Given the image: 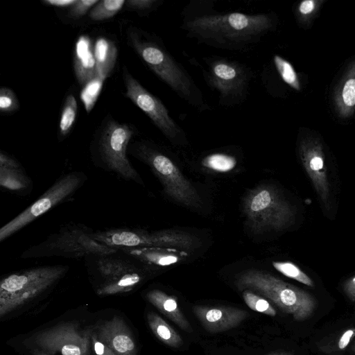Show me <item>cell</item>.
<instances>
[{"instance_id":"17","label":"cell","mask_w":355,"mask_h":355,"mask_svg":"<svg viewBox=\"0 0 355 355\" xmlns=\"http://www.w3.org/2000/svg\"><path fill=\"white\" fill-rule=\"evenodd\" d=\"M192 309L202 327L211 334L233 329L249 315V313L244 309L225 306L196 305Z\"/></svg>"},{"instance_id":"24","label":"cell","mask_w":355,"mask_h":355,"mask_svg":"<svg viewBox=\"0 0 355 355\" xmlns=\"http://www.w3.org/2000/svg\"><path fill=\"white\" fill-rule=\"evenodd\" d=\"M147 321L153 334L165 345L178 348L183 344L181 336L162 317L153 311L147 313Z\"/></svg>"},{"instance_id":"28","label":"cell","mask_w":355,"mask_h":355,"mask_svg":"<svg viewBox=\"0 0 355 355\" xmlns=\"http://www.w3.org/2000/svg\"><path fill=\"white\" fill-rule=\"evenodd\" d=\"M272 62L282 80L292 89L300 91L301 89V83L293 65L278 55H274Z\"/></svg>"},{"instance_id":"4","label":"cell","mask_w":355,"mask_h":355,"mask_svg":"<svg viewBox=\"0 0 355 355\" xmlns=\"http://www.w3.org/2000/svg\"><path fill=\"white\" fill-rule=\"evenodd\" d=\"M67 265H45L10 272L0 282V317L51 290L67 275Z\"/></svg>"},{"instance_id":"16","label":"cell","mask_w":355,"mask_h":355,"mask_svg":"<svg viewBox=\"0 0 355 355\" xmlns=\"http://www.w3.org/2000/svg\"><path fill=\"white\" fill-rule=\"evenodd\" d=\"M92 329L97 339L112 349L116 355H137L132 335L120 316L115 315L110 320L98 322Z\"/></svg>"},{"instance_id":"22","label":"cell","mask_w":355,"mask_h":355,"mask_svg":"<svg viewBox=\"0 0 355 355\" xmlns=\"http://www.w3.org/2000/svg\"><path fill=\"white\" fill-rule=\"evenodd\" d=\"M93 51L98 76L105 80L114 67L117 58L116 46L110 40L98 37L95 42Z\"/></svg>"},{"instance_id":"12","label":"cell","mask_w":355,"mask_h":355,"mask_svg":"<svg viewBox=\"0 0 355 355\" xmlns=\"http://www.w3.org/2000/svg\"><path fill=\"white\" fill-rule=\"evenodd\" d=\"M87 180V175L82 171H71L60 175L36 200L1 227L0 242L12 236L56 206L71 200Z\"/></svg>"},{"instance_id":"25","label":"cell","mask_w":355,"mask_h":355,"mask_svg":"<svg viewBox=\"0 0 355 355\" xmlns=\"http://www.w3.org/2000/svg\"><path fill=\"white\" fill-rule=\"evenodd\" d=\"M236 163V159L234 156L223 152L210 153L202 160V165L204 167L220 173L233 170Z\"/></svg>"},{"instance_id":"20","label":"cell","mask_w":355,"mask_h":355,"mask_svg":"<svg viewBox=\"0 0 355 355\" xmlns=\"http://www.w3.org/2000/svg\"><path fill=\"white\" fill-rule=\"evenodd\" d=\"M73 67L77 80L80 85H85L99 77L90 40L85 35L80 36L76 43Z\"/></svg>"},{"instance_id":"7","label":"cell","mask_w":355,"mask_h":355,"mask_svg":"<svg viewBox=\"0 0 355 355\" xmlns=\"http://www.w3.org/2000/svg\"><path fill=\"white\" fill-rule=\"evenodd\" d=\"M94 230L80 223L70 221L60 225L42 242L22 252L24 259L60 257L67 259H84L90 254H105L118 249L103 245L92 237Z\"/></svg>"},{"instance_id":"37","label":"cell","mask_w":355,"mask_h":355,"mask_svg":"<svg viewBox=\"0 0 355 355\" xmlns=\"http://www.w3.org/2000/svg\"><path fill=\"white\" fill-rule=\"evenodd\" d=\"M354 336L355 328L348 329L345 331L337 343L338 349H345Z\"/></svg>"},{"instance_id":"38","label":"cell","mask_w":355,"mask_h":355,"mask_svg":"<svg viewBox=\"0 0 355 355\" xmlns=\"http://www.w3.org/2000/svg\"><path fill=\"white\" fill-rule=\"evenodd\" d=\"M343 289L348 297L352 301H355V277L345 282Z\"/></svg>"},{"instance_id":"10","label":"cell","mask_w":355,"mask_h":355,"mask_svg":"<svg viewBox=\"0 0 355 355\" xmlns=\"http://www.w3.org/2000/svg\"><path fill=\"white\" fill-rule=\"evenodd\" d=\"M92 238L115 249L157 248L191 250L198 243L197 238L183 231L162 230L148 232L140 228L130 227L94 230Z\"/></svg>"},{"instance_id":"2","label":"cell","mask_w":355,"mask_h":355,"mask_svg":"<svg viewBox=\"0 0 355 355\" xmlns=\"http://www.w3.org/2000/svg\"><path fill=\"white\" fill-rule=\"evenodd\" d=\"M128 38L130 46L144 62L180 98L198 111L209 110L202 92L192 77L159 38L141 30L131 31Z\"/></svg>"},{"instance_id":"34","label":"cell","mask_w":355,"mask_h":355,"mask_svg":"<svg viewBox=\"0 0 355 355\" xmlns=\"http://www.w3.org/2000/svg\"><path fill=\"white\" fill-rule=\"evenodd\" d=\"M98 1V0H76L69 9V15L71 17H80L91 10Z\"/></svg>"},{"instance_id":"39","label":"cell","mask_w":355,"mask_h":355,"mask_svg":"<svg viewBox=\"0 0 355 355\" xmlns=\"http://www.w3.org/2000/svg\"><path fill=\"white\" fill-rule=\"evenodd\" d=\"M76 0H43L42 2L46 5L58 8H71Z\"/></svg>"},{"instance_id":"8","label":"cell","mask_w":355,"mask_h":355,"mask_svg":"<svg viewBox=\"0 0 355 355\" xmlns=\"http://www.w3.org/2000/svg\"><path fill=\"white\" fill-rule=\"evenodd\" d=\"M135 133L131 125L110 119L92 144V159L96 167L144 187L143 179L128 158V148Z\"/></svg>"},{"instance_id":"29","label":"cell","mask_w":355,"mask_h":355,"mask_svg":"<svg viewBox=\"0 0 355 355\" xmlns=\"http://www.w3.org/2000/svg\"><path fill=\"white\" fill-rule=\"evenodd\" d=\"M324 0H304L299 2L295 10L297 21L308 26L316 16Z\"/></svg>"},{"instance_id":"13","label":"cell","mask_w":355,"mask_h":355,"mask_svg":"<svg viewBox=\"0 0 355 355\" xmlns=\"http://www.w3.org/2000/svg\"><path fill=\"white\" fill-rule=\"evenodd\" d=\"M123 78L125 87V96L141 110L173 144L184 146L187 137L184 130L169 114L164 103L149 92L124 68Z\"/></svg>"},{"instance_id":"31","label":"cell","mask_w":355,"mask_h":355,"mask_svg":"<svg viewBox=\"0 0 355 355\" xmlns=\"http://www.w3.org/2000/svg\"><path fill=\"white\" fill-rule=\"evenodd\" d=\"M243 298L252 311L270 316H275L277 311L270 303L261 295L249 290L243 291Z\"/></svg>"},{"instance_id":"40","label":"cell","mask_w":355,"mask_h":355,"mask_svg":"<svg viewBox=\"0 0 355 355\" xmlns=\"http://www.w3.org/2000/svg\"><path fill=\"white\" fill-rule=\"evenodd\" d=\"M33 355H50V354H45V353H44L42 352H40V351H39L37 349L34 350L33 352Z\"/></svg>"},{"instance_id":"33","label":"cell","mask_w":355,"mask_h":355,"mask_svg":"<svg viewBox=\"0 0 355 355\" xmlns=\"http://www.w3.org/2000/svg\"><path fill=\"white\" fill-rule=\"evenodd\" d=\"M19 107L18 99L14 92L8 87L0 89V111L9 114L16 112Z\"/></svg>"},{"instance_id":"9","label":"cell","mask_w":355,"mask_h":355,"mask_svg":"<svg viewBox=\"0 0 355 355\" xmlns=\"http://www.w3.org/2000/svg\"><path fill=\"white\" fill-rule=\"evenodd\" d=\"M242 208L247 226L258 234L284 230L294 218L292 207L269 184L250 190L243 199Z\"/></svg>"},{"instance_id":"5","label":"cell","mask_w":355,"mask_h":355,"mask_svg":"<svg viewBox=\"0 0 355 355\" xmlns=\"http://www.w3.org/2000/svg\"><path fill=\"white\" fill-rule=\"evenodd\" d=\"M235 284L241 291L249 290L265 297L297 321L310 318L317 306L310 293L266 271L245 270L237 276Z\"/></svg>"},{"instance_id":"27","label":"cell","mask_w":355,"mask_h":355,"mask_svg":"<svg viewBox=\"0 0 355 355\" xmlns=\"http://www.w3.org/2000/svg\"><path fill=\"white\" fill-rule=\"evenodd\" d=\"M126 3L125 0L99 1L90 10L89 17L94 21H103L113 17Z\"/></svg>"},{"instance_id":"15","label":"cell","mask_w":355,"mask_h":355,"mask_svg":"<svg viewBox=\"0 0 355 355\" xmlns=\"http://www.w3.org/2000/svg\"><path fill=\"white\" fill-rule=\"evenodd\" d=\"M301 162L323 205L329 207L330 185L325 155L320 140L313 136L302 137L298 144Z\"/></svg>"},{"instance_id":"18","label":"cell","mask_w":355,"mask_h":355,"mask_svg":"<svg viewBox=\"0 0 355 355\" xmlns=\"http://www.w3.org/2000/svg\"><path fill=\"white\" fill-rule=\"evenodd\" d=\"M0 188L20 197L30 195L33 189V182L22 164L3 150L0 152Z\"/></svg>"},{"instance_id":"26","label":"cell","mask_w":355,"mask_h":355,"mask_svg":"<svg viewBox=\"0 0 355 355\" xmlns=\"http://www.w3.org/2000/svg\"><path fill=\"white\" fill-rule=\"evenodd\" d=\"M77 110L78 105L76 98L72 94L68 95L64 103L59 123L60 137H65L71 131L76 118Z\"/></svg>"},{"instance_id":"41","label":"cell","mask_w":355,"mask_h":355,"mask_svg":"<svg viewBox=\"0 0 355 355\" xmlns=\"http://www.w3.org/2000/svg\"><path fill=\"white\" fill-rule=\"evenodd\" d=\"M268 355H293L290 353H287V352H275V353H272V354H269Z\"/></svg>"},{"instance_id":"1","label":"cell","mask_w":355,"mask_h":355,"mask_svg":"<svg viewBox=\"0 0 355 355\" xmlns=\"http://www.w3.org/2000/svg\"><path fill=\"white\" fill-rule=\"evenodd\" d=\"M188 5L182 14L181 28L189 37L207 45L228 51H247L276 26L272 13H221L208 10V4Z\"/></svg>"},{"instance_id":"23","label":"cell","mask_w":355,"mask_h":355,"mask_svg":"<svg viewBox=\"0 0 355 355\" xmlns=\"http://www.w3.org/2000/svg\"><path fill=\"white\" fill-rule=\"evenodd\" d=\"M135 258L149 268L152 266H166L178 263L180 257L168 249L140 248L119 249Z\"/></svg>"},{"instance_id":"19","label":"cell","mask_w":355,"mask_h":355,"mask_svg":"<svg viewBox=\"0 0 355 355\" xmlns=\"http://www.w3.org/2000/svg\"><path fill=\"white\" fill-rule=\"evenodd\" d=\"M334 105L338 117L348 119L355 111V59L347 65L334 92Z\"/></svg>"},{"instance_id":"11","label":"cell","mask_w":355,"mask_h":355,"mask_svg":"<svg viewBox=\"0 0 355 355\" xmlns=\"http://www.w3.org/2000/svg\"><path fill=\"white\" fill-rule=\"evenodd\" d=\"M203 62L205 64L202 69L204 80L218 93L220 105L236 106L247 99L254 77L250 67L238 61L218 56L204 58Z\"/></svg>"},{"instance_id":"30","label":"cell","mask_w":355,"mask_h":355,"mask_svg":"<svg viewBox=\"0 0 355 355\" xmlns=\"http://www.w3.org/2000/svg\"><path fill=\"white\" fill-rule=\"evenodd\" d=\"M273 267L284 275L308 286L313 287V280L295 264L290 261H273Z\"/></svg>"},{"instance_id":"21","label":"cell","mask_w":355,"mask_h":355,"mask_svg":"<svg viewBox=\"0 0 355 355\" xmlns=\"http://www.w3.org/2000/svg\"><path fill=\"white\" fill-rule=\"evenodd\" d=\"M147 300L180 329L189 333L192 328L180 308L176 299L159 289H152L146 294Z\"/></svg>"},{"instance_id":"3","label":"cell","mask_w":355,"mask_h":355,"mask_svg":"<svg viewBox=\"0 0 355 355\" xmlns=\"http://www.w3.org/2000/svg\"><path fill=\"white\" fill-rule=\"evenodd\" d=\"M89 277L100 296L129 293L145 279L150 268L121 250L84 259Z\"/></svg>"},{"instance_id":"6","label":"cell","mask_w":355,"mask_h":355,"mask_svg":"<svg viewBox=\"0 0 355 355\" xmlns=\"http://www.w3.org/2000/svg\"><path fill=\"white\" fill-rule=\"evenodd\" d=\"M128 153L150 168L170 199L189 209L200 207L202 200L198 190L159 146L148 141H137L129 144Z\"/></svg>"},{"instance_id":"32","label":"cell","mask_w":355,"mask_h":355,"mask_svg":"<svg viewBox=\"0 0 355 355\" xmlns=\"http://www.w3.org/2000/svg\"><path fill=\"white\" fill-rule=\"evenodd\" d=\"M103 81L100 77H97L84 85L80 98L87 112L93 108L101 92Z\"/></svg>"},{"instance_id":"36","label":"cell","mask_w":355,"mask_h":355,"mask_svg":"<svg viewBox=\"0 0 355 355\" xmlns=\"http://www.w3.org/2000/svg\"><path fill=\"white\" fill-rule=\"evenodd\" d=\"M91 340L94 351L96 355H116L115 352L107 345L99 341L91 327Z\"/></svg>"},{"instance_id":"14","label":"cell","mask_w":355,"mask_h":355,"mask_svg":"<svg viewBox=\"0 0 355 355\" xmlns=\"http://www.w3.org/2000/svg\"><path fill=\"white\" fill-rule=\"evenodd\" d=\"M32 339L39 351L50 355H91V327L63 322L37 332Z\"/></svg>"},{"instance_id":"35","label":"cell","mask_w":355,"mask_h":355,"mask_svg":"<svg viewBox=\"0 0 355 355\" xmlns=\"http://www.w3.org/2000/svg\"><path fill=\"white\" fill-rule=\"evenodd\" d=\"M161 2L159 0H128L125 3L128 8L132 9L150 12L157 8Z\"/></svg>"},{"instance_id":"42","label":"cell","mask_w":355,"mask_h":355,"mask_svg":"<svg viewBox=\"0 0 355 355\" xmlns=\"http://www.w3.org/2000/svg\"><path fill=\"white\" fill-rule=\"evenodd\" d=\"M352 349H353V351L355 352V344L354 345Z\"/></svg>"}]
</instances>
